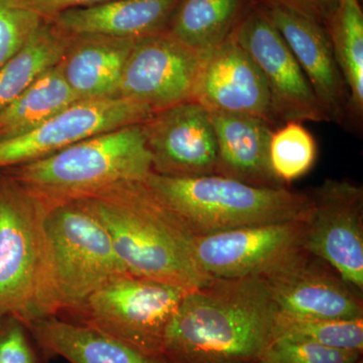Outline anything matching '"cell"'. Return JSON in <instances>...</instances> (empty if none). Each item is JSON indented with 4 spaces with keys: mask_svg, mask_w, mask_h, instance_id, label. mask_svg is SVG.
<instances>
[{
    "mask_svg": "<svg viewBox=\"0 0 363 363\" xmlns=\"http://www.w3.org/2000/svg\"><path fill=\"white\" fill-rule=\"evenodd\" d=\"M206 57L167 32L136 40L124 66L119 96L154 112L192 100Z\"/></svg>",
    "mask_w": 363,
    "mask_h": 363,
    "instance_id": "cell-13",
    "label": "cell"
},
{
    "mask_svg": "<svg viewBox=\"0 0 363 363\" xmlns=\"http://www.w3.org/2000/svg\"><path fill=\"white\" fill-rule=\"evenodd\" d=\"M40 347L18 318H0V363H42Z\"/></svg>",
    "mask_w": 363,
    "mask_h": 363,
    "instance_id": "cell-29",
    "label": "cell"
},
{
    "mask_svg": "<svg viewBox=\"0 0 363 363\" xmlns=\"http://www.w3.org/2000/svg\"><path fill=\"white\" fill-rule=\"evenodd\" d=\"M79 201L104 223L128 274L187 290L213 279L196 266L192 234L145 180L121 184Z\"/></svg>",
    "mask_w": 363,
    "mask_h": 363,
    "instance_id": "cell-2",
    "label": "cell"
},
{
    "mask_svg": "<svg viewBox=\"0 0 363 363\" xmlns=\"http://www.w3.org/2000/svg\"><path fill=\"white\" fill-rule=\"evenodd\" d=\"M179 0H112L67 9L51 20L71 35L140 40L166 32Z\"/></svg>",
    "mask_w": 363,
    "mask_h": 363,
    "instance_id": "cell-17",
    "label": "cell"
},
{
    "mask_svg": "<svg viewBox=\"0 0 363 363\" xmlns=\"http://www.w3.org/2000/svg\"><path fill=\"white\" fill-rule=\"evenodd\" d=\"M123 272H128L108 231L84 203H64L45 210L35 319L63 312L75 314L91 294Z\"/></svg>",
    "mask_w": 363,
    "mask_h": 363,
    "instance_id": "cell-3",
    "label": "cell"
},
{
    "mask_svg": "<svg viewBox=\"0 0 363 363\" xmlns=\"http://www.w3.org/2000/svg\"><path fill=\"white\" fill-rule=\"evenodd\" d=\"M152 173L192 178L216 175L218 150L211 112L194 100L154 112L142 123Z\"/></svg>",
    "mask_w": 363,
    "mask_h": 363,
    "instance_id": "cell-14",
    "label": "cell"
},
{
    "mask_svg": "<svg viewBox=\"0 0 363 363\" xmlns=\"http://www.w3.org/2000/svg\"><path fill=\"white\" fill-rule=\"evenodd\" d=\"M2 173L47 208L87 199L152 173L142 123L91 136L66 149Z\"/></svg>",
    "mask_w": 363,
    "mask_h": 363,
    "instance_id": "cell-4",
    "label": "cell"
},
{
    "mask_svg": "<svg viewBox=\"0 0 363 363\" xmlns=\"http://www.w3.org/2000/svg\"><path fill=\"white\" fill-rule=\"evenodd\" d=\"M43 20L16 0H0V69L25 45Z\"/></svg>",
    "mask_w": 363,
    "mask_h": 363,
    "instance_id": "cell-28",
    "label": "cell"
},
{
    "mask_svg": "<svg viewBox=\"0 0 363 363\" xmlns=\"http://www.w3.org/2000/svg\"><path fill=\"white\" fill-rule=\"evenodd\" d=\"M290 47L328 123L350 121V95L323 26L274 2L259 0Z\"/></svg>",
    "mask_w": 363,
    "mask_h": 363,
    "instance_id": "cell-16",
    "label": "cell"
},
{
    "mask_svg": "<svg viewBox=\"0 0 363 363\" xmlns=\"http://www.w3.org/2000/svg\"><path fill=\"white\" fill-rule=\"evenodd\" d=\"M21 6L30 9L43 18H52L62 11L76 7L95 6L112 0H16Z\"/></svg>",
    "mask_w": 363,
    "mask_h": 363,
    "instance_id": "cell-31",
    "label": "cell"
},
{
    "mask_svg": "<svg viewBox=\"0 0 363 363\" xmlns=\"http://www.w3.org/2000/svg\"><path fill=\"white\" fill-rule=\"evenodd\" d=\"M45 208L0 172V318L35 319V295Z\"/></svg>",
    "mask_w": 363,
    "mask_h": 363,
    "instance_id": "cell-7",
    "label": "cell"
},
{
    "mask_svg": "<svg viewBox=\"0 0 363 363\" xmlns=\"http://www.w3.org/2000/svg\"><path fill=\"white\" fill-rule=\"evenodd\" d=\"M350 95V121L363 116V11L359 0H339L324 26Z\"/></svg>",
    "mask_w": 363,
    "mask_h": 363,
    "instance_id": "cell-24",
    "label": "cell"
},
{
    "mask_svg": "<svg viewBox=\"0 0 363 363\" xmlns=\"http://www.w3.org/2000/svg\"><path fill=\"white\" fill-rule=\"evenodd\" d=\"M45 357L69 363H166L102 332L59 316L35 319L28 325Z\"/></svg>",
    "mask_w": 363,
    "mask_h": 363,
    "instance_id": "cell-20",
    "label": "cell"
},
{
    "mask_svg": "<svg viewBox=\"0 0 363 363\" xmlns=\"http://www.w3.org/2000/svg\"><path fill=\"white\" fill-rule=\"evenodd\" d=\"M277 309L260 277L213 279L189 291L162 343L166 363H260Z\"/></svg>",
    "mask_w": 363,
    "mask_h": 363,
    "instance_id": "cell-1",
    "label": "cell"
},
{
    "mask_svg": "<svg viewBox=\"0 0 363 363\" xmlns=\"http://www.w3.org/2000/svg\"><path fill=\"white\" fill-rule=\"evenodd\" d=\"M154 111L124 97L79 100L25 135L0 140V171L37 161L91 136L145 123Z\"/></svg>",
    "mask_w": 363,
    "mask_h": 363,
    "instance_id": "cell-9",
    "label": "cell"
},
{
    "mask_svg": "<svg viewBox=\"0 0 363 363\" xmlns=\"http://www.w3.org/2000/svg\"><path fill=\"white\" fill-rule=\"evenodd\" d=\"M304 220L277 222L193 236L196 266L209 279L260 277L302 248Z\"/></svg>",
    "mask_w": 363,
    "mask_h": 363,
    "instance_id": "cell-12",
    "label": "cell"
},
{
    "mask_svg": "<svg viewBox=\"0 0 363 363\" xmlns=\"http://www.w3.org/2000/svg\"><path fill=\"white\" fill-rule=\"evenodd\" d=\"M145 183L193 236L305 220L311 207L308 192L257 187L220 175L175 178L152 173Z\"/></svg>",
    "mask_w": 363,
    "mask_h": 363,
    "instance_id": "cell-5",
    "label": "cell"
},
{
    "mask_svg": "<svg viewBox=\"0 0 363 363\" xmlns=\"http://www.w3.org/2000/svg\"><path fill=\"white\" fill-rule=\"evenodd\" d=\"M358 351L338 350L308 341L274 338L260 363H357Z\"/></svg>",
    "mask_w": 363,
    "mask_h": 363,
    "instance_id": "cell-27",
    "label": "cell"
},
{
    "mask_svg": "<svg viewBox=\"0 0 363 363\" xmlns=\"http://www.w3.org/2000/svg\"><path fill=\"white\" fill-rule=\"evenodd\" d=\"M189 291L123 272L91 294L75 315L78 323L161 357L167 328Z\"/></svg>",
    "mask_w": 363,
    "mask_h": 363,
    "instance_id": "cell-6",
    "label": "cell"
},
{
    "mask_svg": "<svg viewBox=\"0 0 363 363\" xmlns=\"http://www.w3.org/2000/svg\"><path fill=\"white\" fill-rule=\"evenodd\" d=\"M233 35L262 71L281 124L289 121L328 123L297 59L259 0L250 7Z\"/></svg>",
    "mask_w": 363,
    "mask_h": 363,
    "instance_id": "cell-10",
    "label": "cell"
},
{
    "mask_svg": "<svg viewBox=\"0 0 363 363\" xmlns=\"http://www.w3.org/2000/svg\"><path fill=\"white\" fill-rule=\"evenodd\" d=\"M135 42L107 35H72L60 64L79 100L121 97L124 66Z\"/></svg>",
    "mask_w": 363,
    "mask_h": 363,
    "instance_id": "cell-19",
    "label": "cell"
},
{
    "mask_svg": "<svg viewBox=\"0 0 363 363\" xmlns=\"http://www.w3.org/2000/svg\"><path fill=\"white\" fill-rule=\"evenodd\" d=\"M211 117L218 150L216 175L257 187H286L277 180L269 164L274 128L252 116L211 112Z\"/></svg>",
    "mask_w": 363,
    "mask_h": 363,
    "instance_id": "cell-18",
    "label": "cell"
},
{
    "mask_svg": "<svg viewBox=\"0 0 363 363\" xmlns=\"http://www.w3.org/2000/svg\"><path fill=\"white\" fill-rule=\"evenodd\" d=\"M357 363H363V362H362V360H359V362H358Z\"/></svg>",
    "mask_w": 363,
    "mask_h": 363,
    "instance_id": "cell-32",
    "label": "cell"
},
{
    "mask_svg": "<svg viewBox=\"0 0 363 363\" xmlns=\"http://www.w3.org/2000/svg\"><path fill=\"white\" fill-rule=\"evenodd\" d=\"M274 338L308 341L328 347L362 353L363 319H321L291 316L277 312Z\"/></svg>",
    "mask_w": 363,
    "mask_h": 363,
    "instance_id": "cell-25",
    "label": "cell"
},
{
    "mask_svg": "<svg viewBox=\"0 0 363 363\" xmlns=\"http://www.w3.org/2000/svg\"><path fill=\"white\" fill-rule=\"evenodd\" d=\"M192 100L210 112L255 117L274 130L283 125L262 71L233 35L205 59Z\"/></svg>",
    "mask_w": 363,
    "mask_h": 363,
    "instance_id": "cell-15",
    "label": "cell"
},
{
    "mask_svg": "<svg viewBox=\"0 0 363 363\" xmlns=\"http://www.w3.org/2000/svg\"><path fill=\"white\" fill-rule=\"evenodd\" d=\"M77 101L61 64L52 67L0 111V140L25 135Z\"/></svg>",
    "mask_w": 363,
    "mask_h": 363,
    "instance_id": "cell-23",
    "label": "cell"
},
{
    "mask_svg": "<svg viewBox=\"0 0 363 363\" xmlns=\"http://www.w3.org/2000/svg\"><path fill=\"white\" fill-rule=\"evenodd\" d=\"M72 35L44 18L25 45L0 69V111L52 67L61 63Z\"/></svg>",
    "mask_w": 363,
    "mask_h": 363,
    "instance_id": "cell-22",
    "label": "cell"
},
{
    "mask_svg": "<svg viewBox=\"0 0 363 363\" xmlns=\"http://www.w3.org/2000/svg\"><path fill=\"white\" fill-rule=\"evenodd\" d=\"M257 0H179L166 32L208 56L226 42Z\"/></svg>",
    "mask_w": 363,
    "mask_h": 363,
    "instance_id": "cell-21",
    "label": "cell"
},
{
    "mask_svg": "<svg viewBox=\"0 0 363 363\" xmlns=\"http://www.w3.org/2000/svg\"><path fill=\"white\" fill-rule=\"evenodd\" d=\"M295 11L325 26L338 6L339 0H266Z\"/></svg>",
    "mask_w": 363,
    "mask_h": 363,
    "instance_id": "cell-30",
    "label": "cell"
},
{
    "mask_svg": "<svg viewBox=\"0 0 363 363\" xmlns=\"http://www.w3.org/2000/svg\"><path fill=\"white\" fill-rule=\"evenodd\" d=\"M308 193L311 207L304 220L302 247L362 294V186L326 179Z\"/></svg>",
    "mask_w": 363,
    "mask_h": 363,
    "instance_id": "cell-8",
    "label": "cell"
},
{
    "mask_svg": "<svg viewBox=\"0 0 363 363\" xmlns=\"http://www.w3.org/2000/svg\"><path fill=\"white\" fill-rule=\"evenodd\" d=\"M260 278L277 312L321 319H363L362 294L323 260L300 248Z\"/></svg>",
    "mask_w": 363,
    "mask_h": 363,
    "instance_id": "cell-11",
    "label": "cell"
},
{
    "mask_svg": "<svg viewBox=\"0 0 363 363\" xmlns=\"http://www.w3.org/2000/svg\"><path fill=\"white\" fill-rule=\"evenodd\" d=\"M317 143L300 121H289L272 131L269 159L272 174L283 186L309 173L316 162Z\"/></svg>",
    "mask_w": 363,
    "mask_h": 363,
    "instance_id": "cell-26",
    "label": "cell"
}]
</instances>
